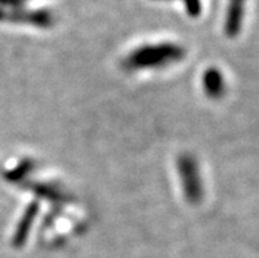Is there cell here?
<instances>
[{"mask_svg": "<svg viewBox=\"0 0 259 258\" xmlns=\"http://www.w3.org/2000/svg\"><path fill=\"white\" fill-rule=\"evenodd\" d=\"M187 12L191 16H199L201 12V2L200 0H184Z\"/></svg>", "mask_w": 259, "mask_h": 258, "instance_id": "4", "label": "cell"}, {"mask_svg": "<svg viewBox=\"0 0 259 258\" xmlns=\"http://www.w3.org/2000/svg\"><path fill=\"white\" fill-rule=\"evenodd\" d=\"M182 50L174 45H155L146 46L144 49L137 50L133 56L129 58V63L135 67H142V66H158L166 63L171 59L179 58Z\"/></svg>", "mask_w": 259, "mask_h": 258, "instance_id": "1", "label": "cell"}, {"mask_svg": "<svg viewBox=\"0 0 259 258\" xmlns=\"http://www.w3.org/2000/svg\"><path fill=\"white\" fill-rule=\"evenodd\" d=\"M245 3L246 0H229L225 21V32L229 37H236L240 33L245 16Z\"/></svg>", "mask_w": 259, "mask_h": 258, "instance_id": "2", "label": "cell"}, {"mask_svg": "<svg viewBox=\"0 0 259 258\" xmlns=\"http://www.w3.org/2000/svg\"><path fill=\"white\" fill-rule=\"evenodd\" d=\"M204 87L210 98H219L224 92V78L220 71L216 69H209L204 77Z\"/></svg>", "mask_w": 259, "mask_h": 258, "instance_id": "3", "label": "cell"}]
</instances>
